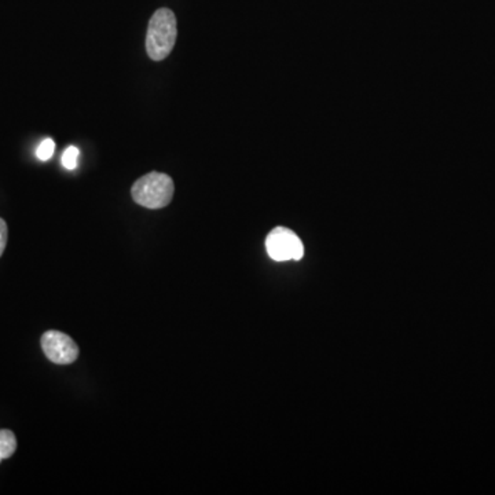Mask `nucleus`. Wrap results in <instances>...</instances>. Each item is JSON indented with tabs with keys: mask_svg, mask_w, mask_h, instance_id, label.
Returning a JSON list of instances; mask_svg holds the SVG:
<instances>
[{
	"mask_svg": "<svg viewBox=\"0 0 495 495\" xmlns=\"http://www.w3.org/2000/svg\"><path fill=\"white\" fill-rule=\"evenodd\" d=\"M177 17L170 9H158L148 21L146 51L153 61H163L177 43Z\"/></svg>",
	"mask_w": 495,
	"mask_h": 495,
	"instance_id": "f257e3e1",
	"label": "nucleus"
},
{
	"mask_svg": "<svg viewBox=\"0 0 495 495\" xmlns=\"http://www.w3.org/2000/svg\"><path fill=\"white\" fill-rule=\"evenodd\" d=\"M175 186L168 175L150 172L133 183L131 194L133 202L148 209H160L172 202Z\"/></svg>",
	"mask_w": 495,
	"mask_h": 495,
	"instance_id": "f03ea898",
	"label": "nucleus"
},
{
	"mask_svg": "<svg viewBox=\"0 0 495 495\" xmlns=\"http://www.w3.org/2000/svg\"><path fill=\"white\" fill-rule=\"evenodd\" d=\"M267 252L276 262L301 260L304 255L303 242L292 230L277 227L266 240Z\"/></svg>",
	"mask_w": 495,
	"mask_h": 495,
	"instance_id": "7ed1b4c3",
	"label": "nucleus"
},
{
	"mask_svg": "<svg viewBox=\"0 0 495 495\" xmlns=\"http://www.w3.org/2000/svg\"><path fill=\"white\" fill-rule=\"evenodd\" d=\"M42 348L51 362L71 365L79 358V346L68 334L49 331L42 336Z\"/></svg>",
	"mask_w": 495,
	"mask_h": 495,
	"instance_id": "20e7f679",
	"label": "nucleus"
},
{
	"mask_svg": "<svg viewBox=\"0 0 495 495\" xmlns=\"http://www.w3.org/2000/svg\"><path fill=\"white\" fill-rule=\"evenodd\" d=\"M17 450L16 435L9 430H0V462L11 457Z\"/></svg>",
	"mask_w": 495,
	"mask_h": 495,
	"instance_id": "39448f33",
	"label": "nucleus"
},
{
	"mask_svg": "<svg viewBox=\"0 0 495 495\" xmlns=\"http://www.w3.org/2000/svg\"><path fill=\"white\" fill-rule=\"evenodd\" d=\"M79 148L76 146H69L62 155V165L66 170H74L78 167Z\"/></svg>",
	"mask_w": 495,
	"mask_h": 495,
	"instance_id": "423d86ee",
	"label": "nucleus"
},
{
	"mask_svg": "<svg viewBox=\"0 0 495 495\" xmlns=\"http://www.w3.org/2000/svg\"><path fill=\"white\" fill-rule=\"evenodd\" d=\"M56 152V142L51 138H47L43 142L39 145L36 150V156L39 160L47 161L51 158V156Z\"/></svg>",
	"mask_w": 495,
	"mask_h": 495,
	"instance_id": "0eeeda50",
	"label": "nucleus"
},
{
	"mask_svg": "<svg viewBox=\"0 0 495 495\" xmlns=\"http://www.w3.org/2000/svg\"><path fill=\"white\" fill-rule=\"evenodd\" d=\"M7 235H9V230H7L6 222L0 217V256L4 255V249H6Z\"/></svg>",
	"mask_w": 495,
	"mask_h": 495,
	"instance_id": "6e6552de",
	"label": "nucleus"
}]
</instances>
